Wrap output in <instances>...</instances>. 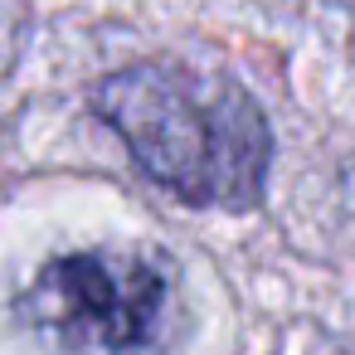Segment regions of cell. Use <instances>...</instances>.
Here are the masks:
<instances>
[{
	"instance_id": "obj_1",
	"label": "cell",
	"mask_w": 355,
	"mask_h": 355,
	"mask_svg": "<svg viewBox=\"0 0 355 355\" xmlns=\"http://www.w3.org/2000/svg\"><path fill=\"white\" fill-rule=\"evenodd\" d=\"M93 112L161 190L195 209H248L268 185V117L224 73L171 59L127 64L93 88Z\"/></svg>"
},
{
	"instance_id": "obj_2",
	"label": "cell",
	"mask_w": 355,
	"mask_h": 355,
	"mask_svg": "<svg viewBox=\"0 0 355 355\" xmlns=\"http://www.w3.org/2000/svg\"><path fill=\"white\" fill-rule=\"evenodd\" d=\"M175 272L146 248H73L20 292V321L69 355H161L175 331Z\"/></svg>"
}]
</instances>
